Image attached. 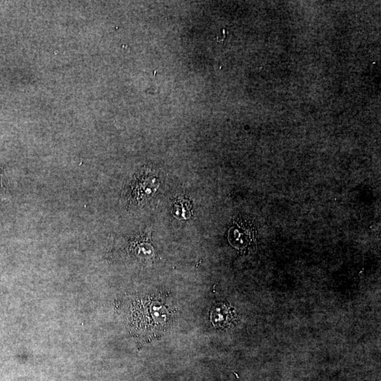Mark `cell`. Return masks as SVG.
<instances>
[{
    "label": "cell",
    "mask_w": 381,
    "mask_h": 381,
    "mask_svg": "<svg viewBox=\"0 0 381 381\" xmlns=\"http://www.w3.org/2000/svg\"><path fill=\"white\" fill-rule=\"evenodd\" d=\"M255 226L246 219H241L234 224L229 233L231 245L239 249H245L253 246L255 242Z\"/></svg>",
    "instance_id": "obj_1"
},
{
    "label": "cell",
    "mask_w": 381,
    "mask_h": 381,
    "mask_svg": "<svg viewBox=\"0 0 381 381\" xmlns=\"http://www.w3.org/2000/svg\"><path fill=\"white\" fill-rule=\"evenodd\" d=\"M232 311L226 305H219L213 310L212 319L213 324L219 327L229 325L232 319Z\"/></svg>",
    "instance_id": "obj_2"
},
{
    "label": "cell",
    "mask_w": 381,
    "mask_h": 381,
    "mask_svg": "<svg viewBox=\"0 0 381 381\" xmlns=\"http://www.w3.org/2000/svg\"><path fill=\"white\" fill-rule=\"evenodd\" d=\"M190 202L185 198L179 197L174 202V212L175 216L185 219H188L190 216Z\"/></svg>",
    "instance_id": "obj_3"
}]
</instances>
